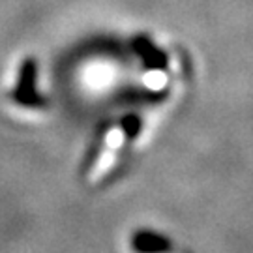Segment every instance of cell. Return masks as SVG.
Wrapping results in <instances>:
<instances>
[{"instance_id":"cell-1","label":"cell","mask_w":253,"mask_h":253,"mask_svg":"<svg viewBox=\"0 0 253 253\" xmlns=\"http://www.w3.org/2000/svg\"><path fill=\"white\" fill-rule=\"evenodd\" d=\"M129 122H131V118L124 120L122 126L111 127L107 133H105L100 152L96 154V158H94V162L90 165V171H88V180L90 182L101 180L107 174L109 169L115 165L120 148L124 146L127 137L133 133V127H129Z\"/></svg>"},{"instance_id":"cell-2","label":"cell","mask_w":253,"mask_h":253,"mask_svg":"<svg viewBox=\"0 0 253 253\" xmlns=\"http://www.w3.org/2000/svg\"><path fill=\"white\" fill-rule=\"evenodd\" d=\"M38 70L36 64L30 58L25 60L19 68V77L15 83V88L11 92V103L25 113H42L45 109V101L38 94L36 88Z\"/></svg>"}]
</instances>
